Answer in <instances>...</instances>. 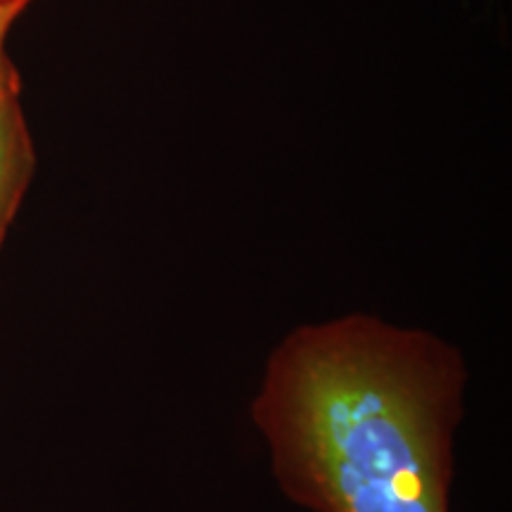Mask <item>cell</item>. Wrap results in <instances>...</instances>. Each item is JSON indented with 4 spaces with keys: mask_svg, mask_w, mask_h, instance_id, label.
Returning <instances> with one entry per match:
<instances>
[{
    "mask_svg": "<svg viewBox=\"0 0 512 512\" xmlns=\"http://www.w3.org/2000/svg\"><path fill=\"white\" fill-rule=\"evenodd\" d=\"M467 361L456 344L375 313L292 328L249 420L271 477L309 512H451Z\"/></svg>",
    "mask_w": 512,
    "mask_h": 512,
    "instance_id": "1",
    "label": "cell"
},
{
    "mask_svg": "<svg viewBox=\"0 0 512 512\" xmlns=\"http://www.w3.org/2000/svg\"><path fill=\"white\" fill-rule=\"evenodd\" d=\"M36 174V145L15 62L0 76V252Z\"/></svg>",
    "mask_w": 512,
    "mask_h": 512,
    "instance_id": "2",
    "label": "cell"
},
{
    "mask_svg": "<svg viewBox=\"0 0 512 512\" xmlns=\"http://www.w3.org/2000/svg\"><path fill=\"white\" fill-rule=\"evenodd\" d=\"M36 0H0V76L5 74V69L10 67V55H8V38L10 31L15 29L19 17L27 12Z\"/></svg>",
    "mask_w": 512,
    "mask_h": 512,
    "instance_id": "3",
    "label": "cell"
}]
</instances>
